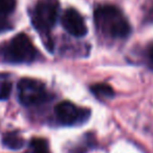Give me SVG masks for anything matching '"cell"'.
<instances>
[{"mask_svg": "<svg viewBox=\"0 0 153 153\" xmlns=\"http://www.w3.org/2000/svg\"><path fill=\"white\" fill-rule=\"evenodd\" d=\"M37 56L38 51L25 34L16 35L10 42L0 46V59L9 63H32Z\"/></svg>", "mask_w": 153, "mask_h": 153, "instance_id": "2", "label": "cell"}, {"mask_svg": "<svg viewBox=\"0 0 153 153\" xmlns=\"http://www.w3.org/2000/svg\"><path fill=\"white\" fill-rule=\"evenodd\" d=\"M91 92L100 100H106V99H111L114 96V91H113L112 87L108 84L105 83H99L94 84L90 88Z\"/></svg>", "mask_w": 153, "mask_h": 153, "instance_id": "8", "label": "cell"}, {"mask_svg": "<svg viewBox=\"0 0 153 153\" xmlns=\"http://www.w3.org/2000/svg\"><path fill=\"white\" fill-rule=\"evenodd\" d=\"M94 21L97 27L111 38L124 39L131 32L128 20L117 7L113 5H103L94 11Z\"/></svg>", "mask_w": 153, "mask_h": 153, "instance_id": "1", "label": "cell"}, {"mask_svg": "<svg viewBox=\"0 0 153 153\" xmlns=\"http://www.w3.org/2000/svg\"><path fill=\"white\" fill-rule=\"evenodd\" d=\"M58 121L64 126H79L86 123L90 117V110L74 105V103L63 101L55 108Z\"/></svg>", "mask_w": 153, "mask_h": 153, "instance_id": "5", "label": "cell"}, {"mask_svg": "<svg viewBox=\"0 0 153 153\" xmlns=\"http://www.w3.org/2000/svg\"><path fill=\"white\" fill-rule=\"evenodd\" d=\"M152 14H153V10H152Z\"/></svg>", "mask_w": 153, "mask_h": 153, "instance_id": "14", "label": "cell"}, {"mask_svg": "<svg viewBox=\"0 0 153 153\" xmlns=\"http://www.w3.org/2000/svg\"><path fill=\"white\" fill-rule=\"evenodd\" d=\"M12 92V83L9 81H0V100L9 99Z\"/></svg>", "mask_w": 153, "mask_h": 153, "instance_id": "11", "label": "cell"}, {"mask_svg": "<svg viewBox=\"0 0 153 153\" xmlns=\"http://www.w3.org/2000/svg\"><path fill=\"white\" fill-rule=\"evenodd\" d=\"M30 148L33 150V153H51L48 149V144L44 138H33L30 140Z\"/></svg>", "mask_w": 153, "mask_h": 153, "instance_id": "9", "label": "cell"}, {"mask_svg": "<svg viewBox=\"0 0 153 153\" xmlns=\"http://www.w3.org/2000/svg\"><path fill=\"white\" fill-rule=\"evenodd\" d=\"M61 24L64 30L74 37H84L87 34V26L83 17L74 9H68L61 17Z\"/></svg>", "mask_w": 153, "mask_h": 153, "instance_id": "6", "label": "cell"}, {"mask_svg": "<svg viewBox=\"0 0 153 153\" xmlns=\"http://www.w3.org/2000/svg\"><path fill=\"white\" fill-rule=\"evenodd\" d=\"M16 0H0V16H5L15 10Z\"/></svg>", "mask_w": 153, "mask_h": 153, "instance_id": "10", "label": "cell"}, {"mask_svg": "<svg viewBox=\"0 0 153 153\" xmlns=\"http://www.w3.org/2000/svg\"><path fill=\"white\" fill-rule=\"evenodd\" d=\"M12 25L9 21L4 18V16H0V33L11 30Z\"/></svg>", "mask_w": 153, "mask_h": 153, "instance_id": "12", "label": "cell"}, {"mask_svg": "<svg viewBox=\"0 0 153 153\" xmlns=\"http://www.w3.org/2000/svg\"><path fill=\"white\" fill-rule=\"evenodd\" d=\"M2 144L11 150H19L23 148L25 140L16 131L7 132L2 137Z\"/></svg>", "mask_w": 153, "mask_h": 153, "instance_id": "7", "label": "cell"}, {"mask_svg": "<svg viewBox=\"0 0 153 153\" xmlns=\"http://www.w3.org/2000/svg\"><path fill=\"white\" fill-rule=\"evenodd\" d=\"M148 58H149L150 63L152 64V66H153V44L150 45V47H149V49H148Z\"/></svg>", "mask_w": 153, "mask_h": 153, "instance_id": "13", "label": "cell"}, {"mask_svg": "<svg viewBox=\"0 0 153 153\" xmlns=\"http://www.w3.org/2000/svg\"><path fill=\"white\" fill-rule=\"evenodd\" d=\"M18 98L23 106H34L45 102L48 92L41 81L24 78L18 83Z\"/></svg>", "mask_w": 153, "mask_h": 153, "instance_id": "3", "label": "cell"}, {"mask_svg": "<svg viewBox=\"0 0 153 153\" xmlns=\"http://www.w3.org/2000/svg\"><path fill=\"white\" fill-rule=\"evenodd\" d=\"M58 11L59 5L56 1L48 0L38 2L35 7L32 16L34 26L41 34H47L57 22Z\"/></svg>", "mask_w": 153, "mask_h": 153, "instance_id": "4", "label": "cell"}]
</instances>
